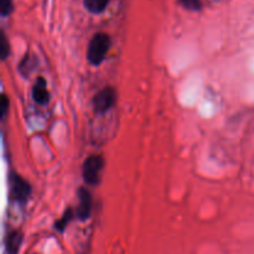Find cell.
I'll return each instance as SVG.
<instances>
[{"label":"cell","instance_id":"obj_2","mask_svg":"<svg viewBox=\"0 0 254 254\" xmlns=\"http://www.w3.org/2000/svg\"><path fill=\"white\" fill-rule=\"evenodd\" d=\"M103 165V158L99 155H92L86 159L82 168V175L88 185H97L99 183V175Z\"/></svg>","mask_w":254,"mask_h":254},{"label":"cell","instance_id":"obj_6","mask_svg":"<svg viewBox=\"0 0 254 254\" xmlns=\"http://www.w3.org/2000/svg\"><path fill=\"white\" fill-rule=\"evenodd\" d=\"M32 98L37 104H47L50 101V93L47 91V83L44 77H39L32 86Z\"/></svg>","mask_w":254,"mask_h":254},{"label":"cell","instance_id":"obj_12","mask_svg":"<svg viewBox=\"0 0 254 254\" xmlns=\"http://www.w3.org/2000/svg\"><path fill=\"white\" fill-rule=\"evenodd\" d=\"M0 7L2 16H7L12 11V0H0Z\"/></svg>","mask_w":254,"mask_h":254},{"label":"cell","instance_id":"obj_5","mask_svg":"<svg viewBox=\"0 0 254 254\" xmlns=\"http://www.w3.org/2000/svg\"><path fill=\"white\" fill-rule=\"evenodd\" d=\"M78 210H77V217L81 221L88 220L92 211V197L91 193L84 188L78 190Z\"/></svg>","mask_w":254,"mask_h":254},{"label":"cell","instance_id":"obj_13","mask_svg":"<svg viewBox=\"0 0 254 254\" xmlns=\"http://www.w3.org/2000/svg\"><path fill=\"white\" fill-rule=\"evenodd\" d=\"M7 108H9V101H7L6 96H2L1 98V117L5 118L7 113Z\"/></svg>","mask_w":254,"mask_h":254},{"label":"cell","instance_id":"obj_9","mask_svg":"<svg viewBox=\"0 0 254 254\" xmlns=\"http://www.w3.org/2000/svg\"><path fill=\"white\" fill-rule=\"evenodd\" d=\"M72 217H73V211H72L71 208H67L66 212L64 213V216H62V217L57 221L56 225H55L56 230L60 231V232H62V231L67 227V225H68L69 221L72 220Z\"/></svg>","mask_w":254,"mask_h":254},{"label":"cell","instance_id":"obj_8","mask_svg":"<svg viewBox=\"0 0 254 254\" xmlns=\"http://www.w3.org/2000/svg\"><path fill=\"white\" fill-rule=\"evenodd\" d=\"M84 7L92 14H101L107 9L109 0H83Z\"/></svg>","mask_w":254,"mask_h":254},{"label":"cell","instance_id":"obj_3","mask_svg":"<svg viewBox=\"0 0 254 254\" xmlns=\"http://www.w3.org/2000/svg\"><path fill=\"white\" fill-rule=\"evenodd\" d=\"M31 195V186L21 176L12 174L10 179V197L12 201L24 203Z\"/></svg>","mask_w":254,"mask_h":254},{"label":"cell","instance_id":"obj_1","mask_svg":"<svg viewBox=\"0 0 254 254\" xmlns=\"http://www.w3.org/2000/svg\"><path fill=\"white\" fill-rule=\"evenodd\" d=\"M111 47V37L106 32H98L91 39L87 50V60L93 66H99L106 59V55Z\"/></svg>","mask_w":254,"mask_h":254},{"label":"cell","instance_id":"obj_10","mask_svg":"<svg viewBox=\"0 0 254 254\" xmlns=\"http://www.w3.org/2000/svg\"><path fill=\"white\" fill-rule=\"evenodd\" d=\"M180 5H183L185 9L191 10V11H198L202 7L201 0H179Z\"/></svg>","mask_w":254,"mask_h":254},{"label":"cell","instance_id":"obj_7","mask_svg":"<svg viewBox=\"0 0 254 254\" xmlns=\"http://www.w3.org/2000/svg\"><path fill=\"white\" fill-rule=\"evenodd\" d=\"M22 242V233L20 231H12L7 235L6 241H5V247L6 252L9 254H17L19 248Z\"/></svg>","mask_w":254,"mask_h":254},{"label":"cell","instance_id":"obj_11","mask_svg":"<svg viewBox=\"0 0 254 254\" xmlns=\"http://www.w3.org/2000/svg\"><path fill=\"white\" fill-rule=\"evenodd\" d=\"M9 44H7L6 36H5L4 32H1V36H0V55H1V59L5 60L9 55Z\"/></svg>","mask_w":254,"mask_h":254},{"label":"cell","instance_id":"obj_4","mask_svg":"<svg viewBox=\"0 0 254 254\" xmlns=\"http://www.w3.org/2000/svg\"><path fill=\"white\" fill-rule=\"evenodd\" d=\"M117 99V93L111 87H106L94 96L93 108L97 113H106L114 106Z\"/></svg>","mask_w":254,"mask_h":254}]
</instances>
